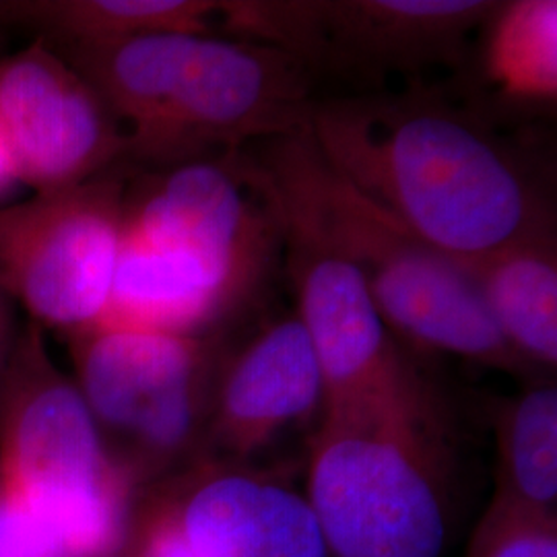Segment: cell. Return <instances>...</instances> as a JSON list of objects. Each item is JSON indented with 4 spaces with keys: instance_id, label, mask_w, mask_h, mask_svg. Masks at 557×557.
Segmentation results:
<instances>
[{
    "instance_id": "8992f818",
    "label": "cell",
    "mask_w": 557,
    "mask_h": 557,
    "mask_svg": "<svg viewBox=\"0 0 557 557\" xmlns=\"http://www.w3.org/2000/svg\"><path fill=\"white\" fill-rule=\"evenodd\" d=\"M490 0H227L223 32L298 60L310 73L380 85L460 71Z\"/></svg>"
},
{
    "instance_id": "7c38bea8",
    "label": "cell",
    "mask_w": 557,
    "mask_h": 557,
    "mask_svg": "<svg viewBox=\"0 0 557 557\" xmlns=\"http://www.w3.org/2000/svg\"><path fill=\"white\" fill-rule=\"evenodd\" d=\"M281 239L298 296L296 314L319 359L322 411L407 395L428 384L400 354L356 269L306 242Z\"/></svg>"
},
{
    "instance_id": "9c48e42d",
    "label": "cell",
    "mask_w": 557,
    "mask_h": 557,
    "mask_svg": "<svg viewBox=\"0 0 557 557\" xmlns=\"http://www.w3.org/2000/svg\"><path fill=\"white\" fill-rule=\"evenodd\" d=\"M122 223L193 252L239 301L283 244L277 213L242 151L128 180Z\"/></svg>"
},
{
    "instance_id": "9a60e30c",
    "label": "cell",
    "mask_w": 557,
    "mask_h": 557,
    "mask_svg": "<svg viewBox=\"0 0 557 557\" xmlns=\"http://www.w3.org/2000/svg\"><path fill=\"white\" fill-rule=\"evenodd\" d=\"M223 0H0V25L50 46H103L158 34L221 36Z\"/></svg>"
},
{
    "instance_id": "2e32d148",
    "label": "cell",
    "mask_w": 557,
    "mask_h": 557,
    "mask_svg": "<svg viewBox=\"0 0 557 557\" xmlns=\"http://www.w3.org/2000/svg\"><path fill=\"white\" fill-rule=\"evenodd\" d=\"M473 59L499 100L554 106L557 100V2H496L479 32Z\"/></svg>"
},
{
    "instance_id": "ba28073f",
    "label": "cell",
    "mask_w": 557,
    "mask_h": 557,
    "mask_svg": "<svg viewBox=\"0 0 557 557\" xmlns=\"http://www.w3.org/2000/svg\"><path fill=\"white\" fill-rule=\"evenodd\" d=\"M128 168L0 209V289L40 326H98L119 264Z\"/></svg>"
},
{
    "instance_id": "52a82bcc",
    "label": "cell",
    "mask_w": 557,
    "mask_h": 557,
    "mask_svg": "<svg viewBox=\"0 0 557 557\" xmlns=\"http://www.w3.org/2000/svg\"><path fill=\"white\" fill-rule=\"evenodd\" d=\"M312 77L277 48L197 36L151 114L126 139V161L163 170L242 151L308 126Z\"/></svg>"
},
{
    "instance_id": "3957f363",
    "label": "cell",
    "mask_w": 557,
    "mask_h": 557,
    "mask_svg": "<svg viewBox=\"0 0 557 557\" xmlns=\"http://www.w3.org/2000/svg\"><path fill=\"white\" fill-rule=\"evenodd\" d=\"M448 425L432 386L322 411L306 498L331 557H444Z\"/></svg>"
},
{
    "instance_id": "d6986e66",
    "label": "cell",
    "mask_w": 557,
    "mask_h": 557,
    "mask_svg": "<svg viewBox=\"0 0 557 557\" xmlns=\"http://www.w3.org/2000/svg\"><path fill=\"white\" fill-rule=\"evenodd\" d=\"M0 557H66L50 529L0 475Z\"/></svg>"
},
{
    "instance_id": "8fae6325",
    "label": "cell",
    "mask_w": 557,
    "mask_h": 557,
    "mask_svg": "<svg viewBox=\"0 0 557 557\" xmlns=\"http://www.w3.org/2000/svg\"><path fill=\"white\" fill-rule=\"evenodd\" d=\"M140 494L193 557H331L304 490L252 462L195 458Z\"/></svg>"
},
{
    "instance_id": "5b68a950",
    "label": "cell",
    "mask_w": 557,
    "mask_h": 557,
    "mask_svg": "<svg viewBox=\"0 0 557 557\" xmlns=\"http://www.w3.org/2000/svg\"><path fill=\"white\" fill-rule=\"evenodd\" d=\"M69 347L101 440L139 492L200 457L225 354L218 337L94 326Z\"/></svg>"
},
{
    "instance_id": "e0dca14e",
    "label": "cell",
    "mask_w": 557,
    "mask_h": 557,
    "mask_svg": "<svg viewBox=\"0 0 557 557\" xmlns=\"http://www.w3.org/2000/svg\"><path fill=\"white\" fill-rule=\"evenodd\" d=\"M498 465L494 498L557 515V388L535 380L494 413Z\"/></svg>"
},
{
    "instance_id": "6da1fadb",
    "label": "cell",
    "mask_w": 557,
    "mask_h": 557,
    "mask_svg": "<svg viewBox=\"0 0 557 557\" xmlns=\"http://www.w3.org/2000/svg\"><path fill=\"white\" fill-rule=\"evenodd\" d=\"M308 133L343 178L448 259L554 225L517 153L483 120L430 96L317 101Z\"/></svg>"
},
{
    "instance_id": "ac0fdd59",
    "label": "cell",
    "mask_w": 557,
    "mask_h": 557,
    "mask_svg": "<svg viewBox=\"0 0 557 557\" xmlns=\"http://www.w3.org/2000/svg\"><path fill=\"white\" fill-rule=\"evenodd\" d=\"M465 557H557V515L492 498Z\"/></svg>"
},
{
    "instance_id": "277c9868",
    "label": "cell",
    "mask_w": 557,
    "mask_h": 557,
    "mask_svg": "<svg viewBox=\"0 0 557 557\" xmlns=\"http://www.w3.org/2000/svg\"><path fill=\"white\" fill-rule=\"evenodd\" d=\"M0 475L66 557H120L139 490L29 322L0 372Z\"/></svg>"
},
{
    "instance_id": "30bf717a",
    "label": "cell",
    "mask_w": 557,
    "mask_h": 557,
    "mask_svg": "<svg viewBox=\"0 0 557 557\" xmlns=\"http://www.w3.org/2000/svg\"><path fill=\"white\" fill-rule=\"evenodd\" d=\"M0 135L17 178L48 193L126 163V139L91 83L36 38L0 60Z\"/></svg>"
},
{
    "instance_id": "44dd1931",
    "label": "cell",
    "mask_w": 557,
    "mask_h": 557,
    "mask_svg": "<svg viewBox=\"0 0 557 557\" xmlns=\"http://www.w3.org/2000/svg\"><path fill=\"white\" fill-rule=\"evenodd\" d=\"M11 326H9V317H7V310L4 306L0 304V372L7 363V358L11 354V347H13V341H11Z\"/></svg>"
},
{
    "instance_id": "4fadbf2b",
    "label": "cell",
    "mask_w": 557,
    "mask_h": 557,
    "mask_svg": "<svg viewBox=\"0 0 557 557\" xmlns=\"http://www.w3.org/2000/svg\"><path fill=\"white\" fill-rule=\"evenodd\" d=\"M324 384L310 337L287 314L223 354L200 457L252 462L287 430L322 416Z\"/></svg>"
},
{
    "instance_id": "7a4b0ae2",
    "label": "cell",
    "mask_w": 557,
    "mask_h": 557,
    "mask_svg": "<svg viewBox=\"0 0 557 557\" xmlns=\"http://www.w3.org/2000/svg\"><path fill=\"white\" fill-rule=\"evenodd\" d=\"M262 143L260 158L250 161L277 213L281 238L317 246L356 269L395 337L506 372L529 370L465 267L343 178L320 156L308 126Z\"/></svg>"
},
{
    "instance_id": "5bb4252c",
    "label": "cell",
    "mask_w": 557,
    "mask_h": 557,
    "mask_svg": "<svg viewBox=\"0 0 557 557\" xmlns=\"http://www.w3.org/2000/svg\"><path fill=\"white\" fill-rule=\"evenodd\" d=\"M478 283L508 347L529 370H556L557 257L554 225L473 260H458Z\"/></svg>"
},
{
    "instance_id": "ffe728a7",
    "label": "cell",
    "mask_w": 557,
    "mask_h": 557,
    "mask_svg": "<svg viewBox=\"0 0 557 557\" xmlns=\"http://www.w3.org/2000/svg\"><path fill=\"white\" fill-rule=\"evenodd\" d=\"M17 182H20V178H17L15 165L11 160V153L7 149V143L2 139V135H0V197L9 195L15 188Z\"/></svg>"
}]
</instances>
